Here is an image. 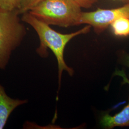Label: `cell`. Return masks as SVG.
Instances as JSON below:
<instances>
[{
  "label": "cell",
  "instance_id": "cell-5",
  "mask_svg": "<svg viewBox=\"0 0 129 129\" xmlns=\"http://www.w3.org/2000/svg\"><path fill=\"white\" fill-rule=\"evenodd\" d=\"M116 75L121 77L123 83L129 85V79L127 78L123 70H116ZM100 123L106 129H112L116 127L129 126V102L119 113L114 116L106 114L102 117Z\"/></svg>",
  "mask_w": 129,
  "mask_h": 129
},
{
  "label": "cell",
  "instance_id": "cell-6",
  "mask_svg": "<svg viewBox=\"0 0 129 129\" xmlns=\"http://www.w3.org/2000/svg\"><path fill=\"white\" fill-rule=\"evenodd\" d=\"M28 102L27 99H14L9 96L0 82V129L5 128L10 116L15 109Z\"/></svg>",
  "mask_w": 129,
  "mask_h": 129
},
{
  "label": "cell",
  "instance_id": "cell-1",
  "mask_svg": "<svg viewBox=\"0 0 129 129\" xmlns=\"http://www.w3.org/2000/svg\"><path fill=\"white\" fill-rule=\"evenodd\" d=\"M22 21L31 25L39 37L40 45L37 49V54L42 57H46L48 55L47 49L49 48L55 55L58 64L59 90L63 71H66L71 76L74 74V70L66 64L64 61V52L66 46L74 37L88 32L91 26L88 25L77 32L63 34L55 31L49 25L38 20L29 12L23 14Z\"/></svg>",
  "mask_w": 129,
  "mask_h": 129
},
{
  "label": "cell",
  "instance_id": "cell-11",
  "mask_svg": "<svg viewBox=\"0 0 129 129\" xmlns=\"http://www.w3.org/2000/svg\"><path fill=\"white\" fill-rule=\"evenodd\" d=\"M125 64L129 68V55H127L125 58Z\"/></svg>",
  "mask_w": 129,
  "mask_h": 129
},
{
  "label": "cell",
  "instance_id": "cell-9",
  "mask_svg": "<svg viewBox=\"0 0 129 129\" xmlns=\"http://www.w3.org/2000/svg\"><path fill=\"white\" fill-rule=\"evenodd\" d=\"M19 0H0V8L12 11L16 10Z\"/></svg>",
  "mask_w": 129,
  "mask_h": 129
},
{
  "label": "cell",
  "instance_id": "cell-7",
  "mask_svg": "<svg viewBox=\"0 0 129 129\" xmlns=\"http://www.w3.org/2000/svg\"><path fill=\"white\" fill-rule=\"evenodd\" d=\"M112 30L115 35L119 37L129 36V19L120 17L111 24Z\"/></svg>",
  "mask_w": 129,
  "mask_h": 129
},
{
  "label": "cell",
  "instance_id": "cell-12",
  "mask_svg": "<svg viewBox=\"0 0 129 129\" xmlns=\"http://www.w3.org/2000/svg\"><path fill=\"white\" fill-rule=\"evenodd\" d=\"M124 1L127 3H129V0H124Z\"/></svg>",
  "mask_w": 129,
  "mask_h": 129
},
{
  "label": "cell",
  "instance_id": "cell-8",
  "mask_svg": "<svg viewBox=\"0 0 129 129\" xmlns=\"http://www.w3.org/2000/svg\"><path fill=\"white\" fill-rule=\"evenodd\" d=\"M43 0H19L16 8L20 14L28 12Z\"/></svg>",
  "mask_w": 129,
  "mask_h": 129
},
{
  "label": "cell",
  "instance_id": "cell-2",
  "mask_svg": "<svg viewBox=\"0 0 129 129\" xmlns=\"http://www.w3.org/2000/svg\"><path fill=\"white\" fill-rule=\"evenodd\" d=\"M28 12L49 25L62 27L80 24L82 13L73 0H43Z\"/></svg>",
  "mask_w": 129,
  "mask_h": 129
},
{
  "label": "cell",
  "instance_id": "cell-10",
  "mask_svg": "<svg viewBox=\"0 0 129 129\" xmlns=\"http://www.w3.org/2000/svg\"><path fill=\"white\" fill-rule=\"evenodd\" d=\"M81 8H89L96 3L98 0H73Z\"/></svg>",
  "mask_w": 129,
  "mask_h": 129
},
{
  "label": "cell",
  "instance_id": "cell-3",
  "mask_svg": "<svg viewBox=\"0 0 129 129\" xmlns=\"http://www.w3.org/2000/svg\"><path fill=\"white\" fill-rule=\"evenodd\" d=\"M17 10L0 8V69L5 70L11 55L21 45L27 31Z\"/></svg>",
  "mask_w": 129,
  "mask_h": 129
},
{
  "label": "cell",
  "instance_id": "cell-4",
  "mask_svg": "<svg viewBox=\"0 0 129 129\" xmlns=\"http://www.w3.org/2000/svg\"><path fill=\"white\" fill-rule=\"evenodd\" d=\"M120 17L129 19V3L115 9H99L90 12H82L80 24H88L93 27L95 32L100 34Z\"/></svg>",
  "mask_w": 129,
  "mask_h": 129
}]
</instances>
